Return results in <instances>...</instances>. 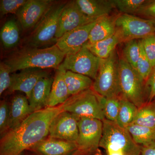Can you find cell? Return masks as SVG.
I'll list each match as a JSON object with an SVG mask.
<instances>
[{
	"instance_id": "16",
	"label": "cell",
	"mask_w": 155,
	"mask_h": 155,
	"mask_svg": "<svg viewBox=\"0 0 155 155\" xmlns=\"http://www.w3.org/2000/svg\"><path fill=\"white\" fill-rule=\"evenodd\" d=\"M27 150L35 155H73L78 150L75 142L49 136Z\"/></svg>"
},
{
	"instance_id": "30",
	"label": "cell",
	"mask_w": 155,
	"mask_h": 155,
	"mask_svg": "<svg viewBox=\"0 0 155 155\" xmlns=\"http://www.w3.org/2000/svg\"><path fill=\"white\" fill-rule=\"evenodd\" d=\"M147 0H114L115 7L123 14L135 15Z\"/></svg>"
},
{
	"instance_id": "24",
	"label": "cell",
	"mask_w": 155,
	"mask_h": 155,
	"mask_svg": "<svg viewBox=\"0 0 155 155\" xmlns=\"http://www.w3.org/2000/svg\"><path fill=\"white\" fill-rule=\"evenodd\" d=\"M0 37L6 48H12L19 44L20 32L18 24L15 20L10 19L4 24L1 29Z\"/></svg>"
},
{
	"instance_id": "22",
	"label": "cell",
	"mask_w": 155,
	"mask_h": 155,
	"mask_svg": "<svg viewBox=\"0 0 155 155\" xmlns=\"http://www.w3.org/2000/svg\"><path fill=\"white\" fill-rule=\"evenodd\" d=\"M64 79L71 96L91 88L94 83L90 78L70 71H66Z\"/></svg>"
},
{
	"instance_id": "12",
	"label": "cell",
	"mask_w": 155,
	"mask_h": 155,
	"mask_svg": "<svg viewBox=\"0 0 155 155\" xmlns=\"http://www.w3.org/2000/svg\"><path fill=\"white\" fill-rule=\"evenodd\" d=\"M19 71L18 73L14 72L11 74V84L8 91L10 93L22 92L28 99L39 81L44 78L50 77L48 69L29 68Z\"/></svg>"
},
{
	"instance_id": "27",
	"label": "cell",
	"mask_w": 155,
	"mask_h": 155,
	"mask_svg": "<svg viewBox=\"0 0 155 155\" xmlns=\"http://www.w3.org/2000/svg\"><path fill=\"white\" fill-rule=\"evenodd\" d=\"M133 123L145 127L155 128V104L147 102L138 108Z\"/></svg>"
},
{
	"instance_id": "38",
	"label": "cell",
	"mask_w": 155,
	"mask_h": 155,
	"mask_svg": "<svg viewBox=\"0 0 155 155\" xmlns=\"http://www.w3.org/2000/svg\"><path fill=\"white\" fill-rule=\"evenodd\" d=\"M140 155H155V142L144 146H141Z\"/></svg>"
},
{
	"instance_id": "10",
	"label": "cell",
	"mask_w": 155,
	"mask_h": 155,
	"mask_svg": "<svg viewBox=\"0 0 155 155\" xmlns=\"http://www.w3.org/2000/svg\"><path fill=\"white\" fill-rule=\"evenodd\" d=\"M101 59L94 54L85 44L75 54L66 55L61 65L67 71L85 75L94 80Z\"/></svg>"
},
{
	"instance_id": "40",
	"label": "cell",
	"mask_w": 155,
	"mask_h": 155,
	"mask_svg": "<svg viewBox=\"0 0 155 155\" xmlns=\"http://www.w3.org/2000/svg\"><path fill=\"white\" fill-rule=\"evenodd\" d=\"M73 155H85L83 153L79 151H78L77 152L75 153V154Z\"/></svg>"
},
{
	"instance_id": "7",
	"label": "cell",
	"mask_w": 155,
	"mask_h": 155,
	"mask_svg": "<svg viewBox=\"0 0 155 155\" xmlns=\"http://www.w3.org/2000/svg\"><path fill=\"white\" fill-rule=\"evenodd\" d=\"M100 97L101 95L92 88L89 89L70 97L66 101L64 110L77 118L87 117L103 121L105 118Z\"/></svg>"
},
{
	"instance_id": "37",
	"label": "cell",
	"mask_w": 155,
	"mask_h": 155,
	"mask_svg": "<svg viewBox=\"0 0 155 155\" xmlns=\"http://www.w3.org/2000/svg\"><path fill=\"white\" fill-rule=\"evenodd\" d=\"M145 89L147 96V102H151L155 98V67L145 83Z\"/></svg>"
},
{
	"instance_id": "29",
	"label": "cell",
	"mask_w": 155,
	"mask_h": 155,
	"mask_svg": "<svg viewBox=\"0 0 155 155\" xmlns=\"http://www.w3.org/2000/svg\"><path fill=\"white\" fill-rule=\"evenodd\" d=\"M140 39L125 42L123 50V58L134 69L140 53Z\"/></svg>"
},
{
	"instance_id": "20",
	"label": "cell",
	"mask_w": 155,
	"mask_h": 155,
	"mask_svg": "<svg viewBox=\"0 0 155 155\" xmlns=\"http://www.w3.org/2000/svg\"><path fill=\"white\" fill-rule=\"evenodd\" d=\"M119 14L109 15L97 19L90 33L87 43L89 44L109 38L116 32V22Z\"/></svg>"
},
{
	"instance_id": "6",
	"label": "cell",
	"mask_w": 155,
	"mask_h": 155,
	"mask_svg": "<svg viewBox=\"0 0 155 155\" xmlns=\"http://www.w3.org/2000/svg\"><path fill=\"white\" fill-rule=\"evenodd\" d=\"M119 72L120 96L141 107L147 103L145 82L123 57L119 59Z\"/></svg>"
},
{
	"instance_id": "32",
	"label": "cell",
	"mask_w": 155,
	"mask_h": 155,
	"mask_svg": "<svg viewBox=\"0 0 155 155\" xmlns=\"http://www.w3.org/2000/svg\"><path fill=\"white\" fill-rule=\"evenodd\" d=\"M11 116L10 103L5 100L0 103V134L1 137L10 130Z\"/></svg>"
},
{
	"instance_id": "15",
	"label": "cell",
	"mask_w": 155,
	"mask_h": 155,
	"mask_svg": "<svg viewBox=\"0 0 155 155\" xmlns=\"http://www.w3.org/2000/svg\"><path fill=\"white\" fill-rule=\"evenodd\" d=\"M52 0H28L17 14L23 30L33 29L54 2Z\"/></svg>"
},
{
	"instance_id": "14",
	"label": "cell",
	"mask_w": 155,
	"mask_h": 155,
	"mask_svg": "<svg viewBox=\"0 0 155 155\" xmlns=\"http://www.w3.org/2000/svg\"><path fill=\"white\" fill-rule=\"evenodd\" d=\"M97 20L64 34L57 40L55 45L66 55L75 54L88 41L90 33Z\"/></svg>"
},
{
	"instance_id": "11",
	"label": "cell",
	"mask_w": 155,
	"mask_h": 155,
	"mask_svg": "<svg viewBox=\"0 0 155 155\" xmlns=\"http://www.w3.org/2000/svg\"><path fill=\"white\" fill-rule=\"evenodd\" d=\"M97 19L90 18L84 14L75 1H68L59 19L56 38L58 40L68 31L94 22Z\"/></svg>"
},
{
	"instance_id": "36",
	"label": "cell",
	"mask_w": 155,
	"mask_h": 155,
	"mask_svg": "<svg viewBox=\"0 0 155 155\" xmlns=\"http://www.w3.org/2000/svg\"><path fill=\"white\" fill-rule=\"evenodd\" d=\"M135 15L155 22V0H147Z\"/></svg>"
},
{
	"instance_id": "13",
	"label": "cell",
	"mask_w": 155,
	"mask_h": 155,
	"mask_svg": "<svg viewBox=\"0 0 155 155\" xmlns=\"http://www.w3.org/2000/svg\"><path fill=\"white\" fill-rule=\"evenodd\" d=\"M49 136L76 142L78 136L77 119L67 111H63L53 119L49 130Z\"/></svg>"
},
{
	"instance_id": "28",
	"label": "cell",
	"mask_w": 155,
	"mask_h": 155,
	"mask_svg": "<svg viewBox=\"0 0 155 155\" xmlns=\"http://www.w3.org/2000/svg\"><path fill=\"white\" fill-rule=\"evenodd\" d=\"M120 96L106 98L101 96L100 101L106 119L116 122L120 106Z\"/></svg>"
},
{
	"instance_id": "25",
	"label": "cell",
	"mask_w": 155,
	"mask_h": 155,
	"mask_svg": "<svg viewBox=\"0 0 155 155\" xmlns=\"http://www.w3.org/2000/svg\"><path fill=\"white\" fill-rule=\"evenodd\" d=\"M138 108L120 96V106L116 123L120 127L126 128L132 124L135 119Z\"/></svg>"
},
{
	"instance_id": "3",
	"label": "cell",
	"mask_w": 155,
	"mask_h": 155,
	"mask_svg": "<svg viewBox=\"0 0 155 155\" xmlns=\"http://www.w3.org/2000/svg\"><path fill=\"white\" fill-rule=\"evenodd\" d=\"M67 2L55 1L25 39V47L45 48L56 43L59 19Z\"/></svg>"
},
{
	"instance_id": "41",
	"label": "cell",
	"mask_w": 155,
	"mask_h": 155,
	"mask_svg": "<svg viewBox=\"0 0 155 155\" xmlns=\"http://www.w3.org/2000/svg\"><path fill=\"white\" fill-rule=\"evenodd\" d=\"M152 102H153L155 104V98L153 100V101Z\"/></svg>"
},
{
	"instance_id": "8",
	"label": "cell",
	"mask_w": 155,
	"mask_h": 155,
	"mask_svg": "<svg viewBox=\"0 0 155 155\" xmlns=\"http://www.w3.org/2000/svg\"><path fill=\"white\" fill-rule=\"evenodd\" d=\"M76 118L78 127L76 143L78 151L85 155H102L99 148L102 135V121L87 117Z\"/></svg>"
},
{
	"instance_id": "9",
	"label": "cell",
	"mask_w": 155,
	"mask_h": 155,
	"mask_svg": "<svg viewBox=\"0 0 155 155\" xmlns=\"http://www.w3.org/2000/svg\"><path fill=\"white\" fill-rule=\"evenodd\" d=\"M116 31L122 43L140 40L155 34V22L134 15L119 14L116 22Z\"/></svg>"
},
{
	"instance_id": "23",
	"label": "cell",
	"mask_w": 155,
	"mask_h": 155,
	"mask_svg": "<svg viewBox=\"0 0 155 155\" xmlns=\"http://www.w3.org/2000/svg\"><path fill=\"white\" fill-rule=\"evenodd\" d=\"M122 43L121 37L117 31L109 38L92 44L87 42L85 45L94 54L101 59L108 58L116 50V46Z\"/></svg>"
},
{
	"instance_id": "21",
	"label": "cell",
	"mask_w": 155,
	"mask_h": 155,
	"mask_svg": "<svg viewBox=\"0 0 155 155\" xmlns=\"http://www.w3.org/2000/svg\"><path fill=\"white\" fill-rule=\"evenodd\" d=\"M10 130H13L19 126L32 114L28 98L22 94L15 95L13 97L10 102Z\"/></svg>"
},
{
	"instance_id": "4",
	"label": "cell",
	"mask_w": 155,
	"mask_h": 155,
	"mask_svg": "<svg viewBox=\"0 0 155 155\" xmlns=\"http://www.w3.org/2000/svg\"><path fill=\"white\" fill-rule=\"evenodd\" d=\"M100 147L107 155L121 152L124 155H140L141 146L137 144L126 128L120 127L116 122L104 119Z\"/></svg>"
},
{
	"instance_id": "2",
	"label": "cell",
	"mask_w": 155,
	"mask_h": 155,
	"mask_svg": "<svg viewBox=\"0 0 155 155\" xmlns=\"http://www.w3.org/2000/svg\"><path fill=\"white\" fill-rule=\"evenodd\" d=\"M65 56L55 44L45 48L24 46L11 53L3 61L12 73L29 68L57 69Z\"/></svg>"
},
{
	"instance_id": "19",
	"label": "cell",
	"mask_w": 155,
	"mask_h": 155,
	"mask_svg": "<svg viewBox=\"0 0 155 155\" xmlns=\"http://www.w3.org/2000/svg\"><path fill=\"white\" fill-rule=\"evenodd\" d=\"M56 70L48 101L47 107H50L64 104L71 97L64 79V74L67 70L61 64Z\"/></svg>"
},
{
	"instance_id": "1",
	"label": "cell",
	"mask_w": 155,
	"mask_h": 155,
	"mask_svg": "<svg viewBox=\"0 0 155 155\" xmlns=\"http://www.w3.org/2000/svg\"><path fill=\"white\" fill-rule=\"evenodd\" d=\"M66 104L34 112L19 126L8 131L1 137L0 155H19L47 137L52 121L64 111Z\"/></svg>"
},
{
	"instance_id": "39",
	"label": "cell",
	"mask_w": 155,
	"mask_h": 155,
	"mask_svg": "<svg viewBox=\"0 0 155 155\" xmlns=\"http://www.w3.org/2000/svg\"><path fill=\"white\" fill-rule=\"evenodd\" d=\"M19 155H35L33 153H31L30 151L26 150L21 153Z\"/></svg>"
},
{
	"instance_id": "5",
	"label": "cell",
	"mask_w": 155,
	"mask_h": 155,
	"mask_svg": "<svg viewBox=\"0 0 155 155\" xmlns=\"http://www.w3.org/2000/svg\"><path fill=\"white\" fill-rule=\"evenodd\" d=\"M119 60L116 50L108 58L101 59L99 69L92 88L101 96L111 98L121 95Z\"/></svg>"
},
{
	"instance_id": "33",
	"label": "cell",
	"mask_w": 155,
	"mask_h": 155,
	"mask_svg": "<svg viewBox=\"0 0 155 155\" xmlns=\"http://www.w3.org/2000/svg\"><path fill=\"white\" fill-rule=\"evenodd\" d=\"M28 0H1V16L8 14H16L27 2Z\"/></svg>"
},
{
	"instance_id": "34",
	"label": "cell",
	"mask_w": 155,
	"mask_h": 155,
	"mask_svg": "<svg viewBox=\"0 0 155 155\" xmlns=\"http://www.w3.org/2000/svg\"><path fill=\"white\" fill-rule=\"evenodd\" d=\"M11 72L10 68L3 61L0 63V95L2 96L11 86Z\"/></svg>"
},
{
	"instance_id": "26",
	"label": "cell",
	"mask_w": 155,
	"mask_h": 155,
	"mask_svg": "<svg viewBox=\"0 0 155 155\" xmlns=\"http://www.w3.org/2000/svg\"><path fill=\"white\" fill-rule=\"evenodd\" d=\"M126 129L137 144L144 146L155 142V128L132 123Z\"/></svg>"
},
{
	"instance_id": "17",
	"label": "cell",
	"mask_w": 155,
	"mask_h": 155,
	"mask_svg": "<svg viewBox=\"0 0 155 155\" xmlns=\"http://www.w3.org/2000/svg\"><path fill=\"white\" fill-rule=\"evenodd\" d=\"M54 78L40 79L34 87L28 99L31 113L47 107Z\"/></svg>"
},
{
	"instance_id": "18",
	"label": "cell",
	"mask_w": 155,
	"mask_h": 155,
	"mask_svg": "<svg viewBox=\"0 0 155 155\" xmlns=\"http://www.w3.org/2000/svg\"><path fill=\"white\" fill-rule=\"evenodd\" d=\"M84 14L90 18L98 19L110 15L116 8L114 0H75Z\"/></svg>"
},
{
	"instance_id": "31",
	"label": "cell",
	"mask_w": 155,
	"mask_h": 155,
	"mask_svg": "<svg viewBox=\"0 0 155 155\" xmlns=\"http://www.w3.org/2000/svg\"><path fill=\"white\" fill-rule=\"evenodd\" d=\"M140 55L137 64L136 70L146 83L152 71L153 67L145 53L140 39Z\"/></svg>"
},
{
	"instance_id": "35",
	"label": "cell",
	"mask_w": 155,
	"mask_h": 155,
	"mask_svg": "<svg viewBox=\"0 0 155 155\" xmlns=\"http://www.w3.org/2000/svg\"><path fill=\"white\" fill-rule=\"evenodd\" d=\"M145 53L153 67H155V34L140 39Z\"/></svg>"
}]
</instances>
